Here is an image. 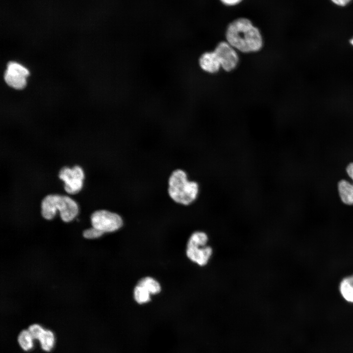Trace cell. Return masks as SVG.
Returning a JSON list of instances; mask_svg holds the SVG:
<instances>
[{"mask_svg":"<svg viewBox=\"0 0 353 353\" xmlns=\"http://www.w3.org/2000/svg\"><path fill=\"white\" fill-rule=\"evenodd\" d=\"M226 37L231 46L244 53L258 51L263 46L259 30L246 18H239L231 23L227 28Z\"/></svg>","mask_w":353,"mask_h":353,"instance_id":"cell-1","label":"cell"},{"mask_svg":"<svg viewBox=\"0 0 353 353\" xmlns=\"http://www.w3.org/2000/svg\"><path fill=\"white\" fill-rule=\"evenodd\" d=\"M167 191L174 202L188 206L197 200L200 187L197 181L189 179L185 171L177 168L174 170L168 177Z\"/></svg>","mask_w":353,"mask_h":353,"instance_id":"cell-2","label":"cell"},{"mask_svg":"<svg viewBox=\"0 0 353 353\" xmlns=\"http://www.w3.org/2000/svg\"><path fill=\"white\" fill-rule=\"evenodd\" d=\"M59 210L61 219L65 222L72 221L78 213L76 202L68 196L58 194L46 196L41 202V214L47 220H51Z\"/></svg>","mask_w":353,"mask_h":353,"instance_id":"cell-3","label":"cell"},{"mask_svg":"<svg viewBox=\"0 0 353 353\" xmlns=\"http://www.w3.org/2000/svg\"><path fill=\"white\" fill-rule=\"evenodd\" d=\"M208 237L203 231H197L190 236L187 245L186 255L193 262L203 266L212 255V249L207 246Z\"/></svg>","mask_w":353,"mask_h":353,"instance_id":"cell-4","label":"cell"},{"mask_svg":"<svg viewBox=\"0 0 353 353\" xmlns=\"http://www.w3.org/2000/svg\"><path fill=\"white\" fill-rule=\"evenodd\" d=\"M90 218L92 227L103 233L117 231L124 224L120 215L106 209L95 211L91 214Z\"/></svg>","mask_w":353,"mask_h":353,"instance_id":"cell-5","label":"cell"},{"mask_svg":"<svg viewBox=\"0 0 353 353\" xmlns=\"http://www.w3.org/2000/svg\"><path fill=\"white\" fill-rule=\"evenodd\" d=\"M58 176L64 182V189L68 193L74 195L81 190L84 175L79 166H75L71 169L63 167L60 170Z\"/></svg>","mask_w":353,"mask_h":353,"instance_id":"cell-6","label":"cell"},{"mask_svg":"<svg viewBox=\"0 0 353 353\" xmlns=\"http://www.w3.org/2000/svg\"><path fill=\"white\" fill-rule=\"evenodd\" d=\"M28 70L22 65L14 62H9L4 75L6 83L16 89H22L26 84Z\"/></svg>","mask_w":353,"mask_h":353,"instance_id":"cell-7","label":"cell"},{"mask_svg":"<svg viewBox=\"0 0 353 353\" xmlns=\"http://www.w3.org/2000/svg\"><path fill=\"white\" fill-rule=\"evenodd\" d=\"M220 62L221 67L225 71L230 72L237 66L239 56L235 49L228 43L220 42L214 51Z\"/></svg>","mask_w":353,"mask_h":353,"instance_id":"cell-8","label":"cell"},{"mask_svg":"<svg viewBox=\"0 0 353 353\" xmlns=\"http://www.w3.org/2000/svg\"><path fill=\"white\" fill-rule=\"evenodd\" d=\"M346 171L353 180V162L348 165ZM338 190L343 202L348 205L353 204V184L345 180H341L338 183Z\"/></svg>","mask_w":353,"mask_h":353,"instance_id":"cell-9","label":"cell"},{"mask_svg":"<svg viewBox=\"0 0 353 353\" xmlns=\"http://www.w3.org/2000/svg\"><path fill=\"white\" fill-rule=\"evenodd\" d=\"M199 65L204 71L214 74L221 67L219 59L214 51L205 52L200 57Z\"/></svg>","mask_w":353,"mask_h":353,"instance_id":"cell-10","label":"cell"},{"mask_svg":"<svg viewBox=\"0 0 353 353\" xmlns=\"http://www.w3.org/2000/svg\"><path fill=\"white\" fill-rule=\"evenodd\" d=\"M339 291L346 302L353 303V274L341 279L339 284Z\"/></svg>","mask_w":353,"mask_h":353,"instance_id":"cell-11","label":"cell"},{"mask_svg":"<svg viewBox=\"0 0 353 353\" xmlns=\"http://www.w3.org/2000/svg\"><path fill=\"white\" fill-rule=\"evenodd\" d=\"M38 341L43 351L50 352L54 346V334L50 330L45 329Z\"/></svg>","mask_w":353,"mask_h":353,"instance_id":"cell-12","label":"cell"},{"mask_svg":"<svg viewBox=\"0 0 353 353\" xmlns=\"http://www.w3.org/2000/svg\"><path fill=\"white\" fill-rule=\"evenodd\" d=\"M34 340L28 329L22 330L17 338L19 345L25 351H28L33 348Z\"/></svg>","mask_w":353,"mask_h":353,"instance_id":"cell-13","label":"cell"},{"mask_svg":"<svg viewBox=\"0 0 353 353\" xmlns=\"http://www.w3.org/2000/svg\"><path fill=\"white\" fill-rule=\"evenodd\" d=\"M138 284L144 287L151 294H157L161 291L159 283L156 280L149 277L141 279Z\"/></svg>","mask_w":353,"mask_h":353,"instance_id":"cell-14","label":"cell"},{"mask_svg":"<svg viewBox=\"0 0 353 353\" xmlns=\"http://www.w3.org/2000/svg\"><path fill=\"white\" fill-rule=\"evenodd\" d=\"M133 294L135 301L139 304H143L150 301L151 293L144 287L138 284L135 287Z\"/></svg>","mask_w":353,"mask_h":353,"instance_id":"cell-15","label":"cell"},{"mask_svg":"<svg viewBox=\"0 0 353 353\" xmlns=\"http://www.w3.org/2000/svg\"><path fill=\"white\" fill-rule=\"evenodd\" d=\"M27 329L33 338L37 340H39L45 330L41 326L37 324L30 325Z\"/></svg>","mask_w":353,"mask_h":353,"instance_id":"cell-16","label":"cell"},{"mask_svg":"<svg viewBox=\"0 0 353 353\" xmlns=\"http://www.w3.org/2000/svg\"><path fill=\"white\" fill-rule=\"evenodd\" d=\"M103 233L101 231L92 227L84 230L83 236L86 239H93L100 237Z\"/></svg>","mask_w":353,"mask_h":353,"instance_id":"cell-17","label":"cell"},{"mask_svg":"<svg viewBox=\"0 0 353 353\" xmlns=\"http://www.w3.org/2000/svg\"><path fill=\"white\" fill-rule=\"evenodd\" d=\"M334 3L340 6H345L351 0H331Z\"/></svg>","mask_w":353,"mask_h":353,"instance_id":"cell-18","label":"cell"},{"mask_svg":"<svg viewBox=\"0 0 353 353\" xmlns=\"http://www.w3.org/2000/svg\"><path fill=\"white\" fill-rule=\"evenodd\" d=\"M223 3L227 5H234L239 3L242 0H221Z\"/></svg>","mask_w":353,"mask_h":353,"instance_id":"cell-19","label":"cell"},{"mask_svg":"<svg viewBox=\"0 0 353 353\" xmlns=\"http://www.w3.org/2000/svg\"><path fill=\"white\" fill-rule=\"evenodd\" d=\"M350 43L353 46V38L351 40Z\"/></svg>","mask_w":353,"mask_h":353,"instance_id":"cell-20","label":"cell"}]
</instances>
